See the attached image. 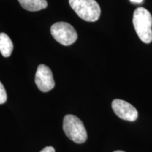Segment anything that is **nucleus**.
<instances>
[{"label":"nucleus","instance_id":"nucleus-1","mask_svg":"<svg viewBox=\"0 0 152 152\" xmlns=\"http://www.w3.org/2000/svg\"><path fill=\"white\" fill-rule=\"evenodd\" d=\"M133 26L143 42L149 44L152 42V16L147 9L138 7L133 14Z\"/></svg>","mask_w":152,"mask_h":152},{"label":"nucleus","instance_id":"nucleus-2","mask_svg":"<svg viewBox=\"0 0 152 152\" xmlns=\"http://www.w3.org/2000/svg\"><path fill=\"white\" fill-rule=\"evenodd\" d=\"M69 4L80 18L87 22L96 21L101 9L95 0H69Z\"/></svg>","mask_w":152,"mask_h":152},{"label":"nucleus","instance_id":"nucleus-3","mask_svg":"<svg viewBox=\"0 0 152 152\" xmlns=\"http://www.w3.org/2000/svg\"><path fill=\"white\" fill-rule=\"evenodd\" d=\"M63 129L66 135L75 143H84L87 140V133L84 124L75 115L68 114L64 117Z\"/></svg>","mask_w":152,"mask_h":152},{"label":"nucleus","instance_id":"nucleus-4","mask_svg":"<svg viewBox=\"0 0 152 152\" xmlns=\"http://www.w3.org/2000/svg\"><path fill=\"white\" fill-rule=\"evenodd\" d=\"M51 34L61 45L69 46L77 39V33L71 24L66 22H57L51 27Z\"/></svg>","mask_w":152,"mask_h":152},{"label":"nucleus","instance_id":"nucleus-5","mask_svg":"<svg viewBox=\"0 0 152 152\" xmlns=\"http://www.w3.org/2000/svg\"><path fill=\"white\" fill-rule=\"evenodd\" d=\"M35 82L39 90L43 92H49L55 87L52 72L50 68L45 64H40L37 67Z\"/></svg>","mask_w":152,"mask_h":152},{"label":"nucleus","instance_id":"nucleus-6","mask_svg":"<svg viewBox=\"0 0 152 152\" xmlns=\"http://www.w3.org/2000/svg\"><path fill=\"white\" fill-rule=\"evenodd\" d=\"M112 109L120 118L128 121H136L138 112L135 108L128 102L121 99H114L111 104Z\"/></svg>","mask_w":152,"mask_h":152},{"label":"nucleus","instance_id":"nucleus-7","mask_svg":"<svg viewBox=\"0 0 152 152\" xmlns=\"http://www.w3.org/2000/svg\"><path fill=\"white\" fill-rule=\"evenodd\" d=\"M21 7L29 11H37L46 9L48 6L47 0H18Z\"/></svg>","mask_w":152,"mask_h":152},{"label":"nucleus","instance_id":"nucleus-8","mask_svg":"<svg viewBox=\"0 0 152 152\" xmlns=\"http://www.w3.org/2000/svg\"><path fill=\"white\" fill-rule=\"evenodd\" d=\"M14 49L12 41L7 34L4 33H0V52L4 57L11 56Z\"/></svg>","mask_w":152,"mask_h":152},{"label":"nucleus","instance_id":"nucleus-9","mask_svg":"<svg viewBox=\"0 0 152 152\" xmlns=\"http://www.w3.org/2000/svg\"><path fill=\"white\" fill-rule=\"evenodd\" d=\"M7 99V94L2 83L0 82V104H4Z\"/></svg>","mask_w":152,"mask_h":152},{"label":"nucleus","instance_id":"nucleus-10","mask_svg":"<svg viewBox=\"0 0 152 152\" xmlns=\"http://www.w3.org/2000/svg\"><path fill=\"white\" fill-rule=\"evenodd\" d=\"M40 152H55V149L52 147H46L44 148Z\"/></svg>","mask_w":152,"mask_h":152},{"label":"nucleus","instance_id":"nucleus-11","mask_svg":"<svg viewBox=\"0 0 152 152\" xmlns=\"http://www.w3.org/2000/svg\"><path fill=\"white\" fill-rule=\"evenodd\" d=\"M132 2H134V3H141L142 1V0H130Z\"/></svg>","mask_w":152,"mask_h":152},{"label":"nucleus","instance_id":"nucleus-12","mask_svg":"<svg viewBox=\"0 0 152 152\" xmlns=\"http://www.w3.org/2000/svg\"><path fill=\"white\" fill-rule=\"evenodd\" d=\"M113 152H125V151H115Z\"/></svg>","mask_w":152,"mask_h":152}]
</instances>
